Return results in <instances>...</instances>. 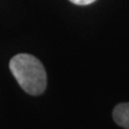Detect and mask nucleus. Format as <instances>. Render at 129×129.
I'll return each instance as SVG.
<instances>
[{"label":"nucleus","mask_w":129,"mask_h":129,"mask_svg":"<svg viewBox=\"0 0 129 129\" xmlns=\"http://www.w3.org/2000/svg\"><path fill=\"white\" fill-rule=\"evenodd\" d=\"M10 70L24 90L41 95L46 88V72L41 61L30 54H17L10 60Z\"/></svg>","instance_id":"nucleus-1"},{"label":"nucleus","mask_w":129,"mask_h":129,"mask_svg":"<svg viewBox=\"0 0 129 129\" xmlns=\"http://www.w3.org/2000/svg\"><path fill=\"white\" fill-rule=\"evenodd\" d=\"M113 118L118 126L129 129V102L117 104L113 110Z\"/></svg>","instance_id":"nucleus-2"},{"label":"nucleus","mask_w":129,"mask_h":129,"mask_svg":"<svg viewBox=\"0 0 129 129\" xmlns=\"http://www.w3.org/2000/svg\"><path fill=\"white\" fill-rule=\"evenodd\" d=\"M74 5H78V6H87V5H90L96 0H69Z\"/></svg>","instance_id":"nucleus-3"}]
</instances>
